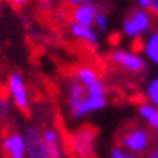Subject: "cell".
Segmentation results:
<instances>
[{"label": "cell", "mask_w": 158, "mask_h": 158, "mask_svg": "<svg viewBox=\"0 0 158 158\" xmlns=\"http://www.w3.org/2000/svg\"><path fill=\"white\" fill-rule=\"evenodd\" d=\"M153 144V135L148 128H142L135 123H130L123 126L117 133V148L128 149L131 155H142L148 153Z\"/></svg>", "instance_id": "1"}, {"label": "cell", "mask_w": 158, "mask_h": 158, "mask_svg": "<svg viewBox=\"0 0 158 158\" xmlns=\"http://www.w3.org/2000/svg\"><path fill=\"white\" fill-rule=\"evenodd\" d=\"M66 148L71 151L73 158H96V139L98 130L91 124H84L71 135H62Z\"/></svg>", "instance_id": "2"}, {"label": "cell", "mask_w": 158, "mask_h": 158, "mask_svg": "<svg viewBox=\"0 0 158 158\" xmlns=\"http://www.w3.org/2000/svg\"><path fill=\"white\" fill-rule=\"evenodd\" d=\"M0 139H2V155H4V158H23L25 140L16 131L15 124L4 123L2 128H0Z\"/></svg>", "instance_id": "3"}, {"label": "cell", "mask_w": 158, "mask_h": 158, "mask_svg": "<svg viewBox=\"0 0 158 158\" xmlns=\"http://www.w3.org/2000/svg\"><path fill=\"white\" fill-rule=\"evenodd\" d=\"M89 100V91L84 84H80L77 78L69 77V84H68V105L69 110L75 117H82L87 114L85 105Z\"/></svg>", "instance_id": "4"}, {"label": "cell", "mask_w": 158, "mask_h": 158, "mask_svg": "<svg viewBox=\"0 0 158 158\" xmlns=\"http://www.w3.org/2000/svg\"><path fill=\"white\" fill-rule=\"evenodd\" d=\"M151 27V16L146 9H133L124 20V34L130 37H140Z\"/></svg>", "instance_id": "5"}, {"label": "cell", "mask_w": 158, "mask_h": 158, "mask_svg": "<svg viewBox=\"0 0 158 158\" xmlns=\"http://www.w3.org/2000/svg\"><path fill=\"white\" fill-rule=\"evenodd\" d=\"M110 62L115 66H119L123 69H126L130 73H142L146 71V62L133 52H124V50H114L110 55Z\"/></svg>", "instance_id": "6"}, {"label": "cell", "mask_w": 158, "mask_h": 158, "mask_svg": "<svg viewBox=\"0 0 158 158\" xmlns=\"http://www.w3.org/2000/svg\"><path fill=\"white\" fill-rule=\"evenodd\" d=\"M66 13H68V20H73V23H78V25H84V27H91L94 23V20H96L98 7L94 4H91V2H85L82 6H77V7L66 4Z\"/></svg>", "instance_id": "7"}, {"label": "cell", "mask_w": 158, "mask_h": 158, "mask_svg": "<svg viewBox=\"0 0 158 158\" xmlns=\"http://www.w3.org/2000/svg\"><path fill=\"white\" fill-rule=\"evenodd\" d=\"M7 87H9V91H11V94H13V98H15L16 107L20 108V110H22L27 117H30L29 100H27V89H25V85H23V80H22V77H20L18 73H13V75L9 77Z\"/></svg>", "instance_id": "8"}, {"label": "cell", "mask_w": 158, "mask_h": 158, "mask_svg": "<svg viewBox=\"0 0 158 158\" xmlns=\"http://www.w3.org/2000/svg\"><path fill=\"white\" fill-rule=\"evenodd\" d=\"M27 146H29V158H48L43 135L39 133L37 128H29Z\"/></svg>", "instance_id": "9"}, {"label": "cell", "mask_w": 158, "mask_h": 158, "mask_svg": "<svg viewBox=\"0 0 158 158\" xmlns=\"http://www.w3.org/2000/svg\"><path fill=\"white\" fill-rule=\"evenodd\" d=\"M73 78H77L80 84H84L85 87L93 85L94 82H98L100 78V75L98 71L94 69L93 66H87V64H82V66H77V68H73V73L69 75Z\"/></svg>", "instance_id": "10"}, {"label": "cell", "mask_w": 158, "mask_h": 158, "mask_svg": "<svg viewBox=\"0 0 158 158\" xmlns=\"http://www.w3.org/2000/svg\"><path fill=\"white\" fill-rule=\"evenodd\" d=\"M43 140H44V146H46L48 158H62L60 146H59V137H57V131H55V130L44 128V131H43Z\"/></svg>", "instance_id": "11"}, {"label": "cell", "mask_w": 158, "mask_h": 158, "mask_svg": "<svg viewBox=\"0 0 158 158\" xmlns=\"http://www.w3.org/2000/svg\"><path fill=\"white\" fill-rule=\"evenodd\" d=\"M69 32L85 44H96V41H98V36H96V32L91 27H84V25H78V23H71Z\"/></svg>", "instance_id": "12"}, {"label": "cell", "mask_w": 158, "mask_h": 158, "mask_svg": "<svg viewBox=\"0 0 158 158\" xmlns=\"http://www.w3.org/2000/svg\"><path fill=\"white\" fill-rule=\"evenodd\" d=\"M139 114L153 130H158V108L153 105H140Z\"/></svg>", "instance_id": "13"}, {"label": "cell", "mask_w": 158, "mask_h": 158, "mask_svg": "<svg viewBox=\"0 0 158 158\" xmlns=\"http://www.w3.org/2000/svg\"><path fill=\"white\" fill-rule=\"evenodd\" d=\"M144 52H146V55L151 62L158 64V32L151 34L149 39L144 43Z\"/></svg>", "instance_id": "14"}, {"label": "cell", "mask_w": 158, "mask_h": 158, "mask_svg": "<svg viewBox=\"0 0 158 158\" xmlns=\"http://www.w3.org/2000/svg\"><path fill=\"white\" fill-rule=\"evenodd\" d=\"M146 94H148V98H149L151 105L158 108V78H155V80L149 82V85H148V89H146Z\"/></svg>", "instance_id": "15"}, {"label": "cell", "mask_w": 158, "mask_h": 158, "mask_svg": "<svg viewBox=\"0 0 158 158\" xmlns=\"http://www.w3.org/2000/svg\"><path fill=\"white\" fill-rule=\"evenodd\" d=\"M110 158H137V155L126 153L124 149H121V148H117V146H115L114 149H112V153H110Z\"/></svg>", "instance_id": "16"}, {"label": "cell", "mask_w": 158, "mask_h": 158, "mask_svg": "<svg viewBox=\"0 0 158 158\" xmlns=\"http://www.w3.org/2000/svg\"><path fill=\"white\" fill-rule=\"evenodd\" d=\"M94 23L98 25V29H100V30H105V29H107V15H105V13H101V11H98Z\"/></svg>", "instance_id": "17"}, {"label": "cell", "mask_w": 158, "mask_h": 158, "mask_svg": "<svg viewBox=\"0 0 158 158\" xmlns=\"http://www.w3.org/2000/svg\"><path fill=\"white\" fill-rule=\"evenodd\" d=\"M7 2H9V4H11V6H13L15 9H20L22 6H25L29 0H7Z\"/></svg>", "instance_id": "18"}, {"label": "cell", "mask_w": 158, "mask_h": 158, "mask_svg": "<svg viewBox=\"0 0 158 158\" xmlns=\"http://www.w3.org/2000/svg\"><path fill=\"white\" fill-rule=\"evenodd\" d=\"M149 11L153 13L155 16H158V0H151L149 4Z\"/></svg>", "instance_id": "19"}, {"label": "cell", "mask_w": 158, "mask_h": 158, "mask_svg": "<svg viewBox=\"0 0 158 158\" xmlns=\"http://www.w3.org/2000/svg\"><path fill=\"white\" fill-rule=\"evenodd\" d=\"M87 0H66V4H69L73 7H77V6H82V4H85Z\"/></svg>", "instance_id": "20"}, {"label": "cell", "mask_w": 158, "mask_h": 158, "mask_svg": "<svg viewBox=\"0 0 158 158\" xmlns=\"http://www.w3.org/2000/svg\"><path fill=\"white\" fill-rule=\"evenodd\" d=\"M137 4L140 6V9H149L151 0H137Z\"/></svg>", "instance_id": "21"}, {"label": "cell", "mask_w": 158, "mask_h": 158, "mask_svg": "<svg viewBox=\"0 0 158 158\" xmlns=\"http://www.w3.org/2000/svg\"><path fill=\"white\" fill-rule=\"evenodd\" d=\"M146 158H158V148H155V149L148 151V155H146Z\"/></svg>", "instance_id": "22"}, {"label": "cell", "mask_w": 158, "mask_h": 158, "mask_svg": "<svg viewBox=\"0 0 158 158\" xmlns=\"http://www.w3.org/2000/svg\"><path fill=\"white\" fill-rule=\"evenodd\" d=\"M156 146H158V130H156Z\"/></svg>", "instance_id": "23"}]
</instances>
